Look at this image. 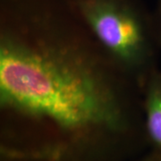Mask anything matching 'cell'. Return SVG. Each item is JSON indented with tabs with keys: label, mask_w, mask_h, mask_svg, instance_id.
I'll return each mask as SVG.
<instances>
[{
	"label": "cell",
	"mask_w": 161,
	"mask_h": 161,
	"mask_svg": "<svg viewBox=\"0 0 161 161\" xmlns=\"http://www.w3.org/2000/svg\"><path fill=\"white\" fill-rule=\"evenodd\" d=\"M144 130L150 152L161 157V71L157 69L142 89Z\"/></svg>",
	"instance_id": "3"
},
{
	"label": "cell",
	"mask_w": 161,
	"mask_h": 161,
	"mask_svg": "<svg viewBox=\"0 0 161 161\" xmlns=\"http://www.w3.org/2000/svg\"><path fill=\"white\" fill-rule=\"evenodd\" d=\"M134 161H161V157L149 151L146 155L140 157Z\"/></svg>",
	"instance_id": "5"
},
{
	"label": "cell",
	"mask_w": 161,
	"mask_h": 161,
	"mask_svg": "<svg viewBox=\"0 0 161 161\" xmlns=\"http://www.w3.org/2000/svg\"><path fill=\"white\" fill-rule=\"evenodd\" d=\"M3 161H126L147 147L142 88L64 0H0Z\"/></svg>",
	"instance_id": "1"
},
{
	"label": "cell",
	"mask_w": 161,
	"mask_h": 161,
	"mask_svg": "<svg viewBox=\"0 0 161 161\" xmlns=\"http://www.w3.org/2000/svg\"><path fill=\"white\" fill-rule=\"evenodd\" d=\"M153 14L155 20L156 34H157L158 44L161 47V0H158L157 7L153 11Z\"/></svg>",
	"instance_id": "4"
},
{
	"label": "cell",
	"mask_w": 161,
	"mask_h": 161,
	"mask_svg": "<svg viewBox=\"0 0 161 161\" xmlns=\"http://www.w3.org/2000/svg\"><path fill=\"white\" fill-rule=\"evenodd\" d=\"M98 45L143 89L160 48L142 0H64Z\"/></svg>",
	"instance_id": "2"
}]
</instances>
